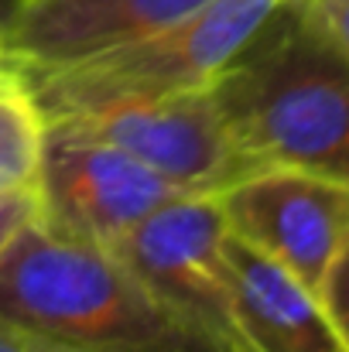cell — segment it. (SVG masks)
Masks as SVG:
<instances>
[{"label": "cell", "mask_w": 349, "mask_h": 352, "mask_svg": "<svg viewBox=\"0 0 349 352\" xmlns=\"http://www.w3.org/2000/svg\"><path fill=\"white\" fill-rule=\"evenodd\" d=\"M0 318L72 352H236L171 311L114 250L31 219L0 253Z\"/></svg>", "instance_id": "1"}, {"label": "cell", "mask_w": 349, "mask_h": 352, "mask_svg": "<svg viewBox=\"0 0 349 352\" xmlns=\"http://www.w3.org/2000/svg\"><path fill=\"white\" fill-rule=\"evenodd\" d=\"M209 96L257 168H298L349 185V62L298 0L271 14Z\"/></svg>", "instance_id": "2"}, {"label": "cell", "mask_w": 349, "mask_h": 352, "mask_svg": "<svg viewBox=\"0 0 349 352\" xmlns=\"http://www.w3.org/2000/svg\"><path fill=\"white\" fill-rule=\"evenodd\" d=\"M284 0H206L192 14L65 69H24L45 120L123 100L206 93Z\"/></svg>", "instance_id": "3"}, {"label": "cell", "mask_w": 349, "mask_h": 352, "mask_svg": "<svg viewBox=\"0 0 349 352\" xmlns=\"http://www.w3.org/2000/svg\"><path fill=\"white\" fill-rule=\"evenodd\" d=\"M182 195L158 171L107 140L65 123H45L34 178L38 223L48 233L114 250L158 206Z\"/></svg>", "instance_id": "4"}, {"label": "cell", "mask_w": 349, "mask_h": 352, "mask_svg": "<svg viewBox=\"0 0 349 352\" xmlns=\"http://www.w3.org/2000/svg\"><path fill=\"white\" fill-rule=\"evenodd\" d=\"M226 233L216 195H175L140 219L114 253L171 311L230 349L250 352L233 305Z\"/></svg>", "instance_id": "5"}, {"label": "cell", "mask_w": 349, "mask_h": 352, "mask_svg": "<svg viewBox=\"0 0 349 352\" xmlns=\"http://www.w3.org/2000/svg\"><path fill=\"white\" fill-rule=\"evenodd\" d=\"M226 230L322 298L349 239V185L298 168H257L216 192Z\"/></svg>", "instance_id": "6"}, {"label": "cell", "mask_w": 349, "mask_h": 352, "mask_svg": "<svg viewBox=\"0 0 349 352\" xmlns=\"http://www.w3.org/2000/svg\"><path fill=\"white\" fill-rule=\"evenodd\" d=\"M45 123H65L127 151L171 182L182 195H216L236 178L257 171V164L233 144L209 89L158 100H123Z\"/></svg>", "instance_id": "7"}, {"label": "cell", "mask_w": 349, "mask_h": 352, "mask_svg": "<svg viewBox=\"0 0 349 352\" xmlns=\"http://www.w3.org/2000/svg\"><path fill=\"white\" fill-rule=\"evenodd\" d=\"M206 0H17L0 48L24 69H65L137 41Z\"/></svg>", "instance_id": "8"}, {"label": "cell", "mask_w": 349, "mask_h": 352, "mask_svg": "<svg viewBox=\"0 0 349 352\" xmlns=\"http://www.w3.org/2000/svg\"><path fill=\"white\" fill-rule=\"evenodd\" d=\"M236 322L250 352H349L322 298L295 274L226 233Z\"/></svg>", "instance_id": "9"}, {"label": "cell", "mask_w": 349, "mask_h": 352, "mask_svg": "<svg viewBox=\"0 0 349 352\" xmlns=\"http://www.w3.org/2000/svg\"><path fill=\"white\" fill-rule=\"evenodd\" d=\"M45 144V113L24 69L0 48V188H31Z\"/></svg>", "instance_id": "10"}, {"label": "cell", "mask_w": 349, "mask_h": 352, "mask_svg": "<svg viewBox=\"0 0 349 352\" xmlns=\"http://www.w3.org/2000/svg\"><path fill=\"white\" fill-rule=\"evenodd\" d=\"M308 24L349 62V0H298Z\"/></svg>", "instance_id": "11"}, {"label": "cell", "mask_w": 349, "mask_h": 352, "mask_svg": "<svg viewBox=\"0 0 349 352\" xmlns=\"http://www.w3.org/2000/svg\"><path fill=\"white\" fill-rule=\"evenodd\" d=\"M31 219H38V199L31 188H0V253Z\"/></svg>", "instance_id": "12"}, {"label": "cell", "mask_w": 349, "mask_h": 352, "mask_svg": "<svg viewBox=\"0 0 349 352\" xmlns=\"http://www.w3.org/2000/svg\"><path fill=\"white\" fill-rule=\"evenodd\" d=\"M322 305H326L329 318L336 322V329L343 332V339L349 342V239L322 284Z\"/></svg>", "instance_id": "13"}, {"label": "cell", "mask_w": 349, "mask_h": 352, "mask_svg": "<svg viewBox=\"0 0 349 352\" xmlns=\"http://www.w3.org/2000/svg\"><path fill=\"white\" fill-rule=\"evenodd\" d=\"M0 352H34L31 349V336H24L21 329H14L10 322L0 318Z\"/></svg>", "instance_id": "14"}, {"label": "cell", "mask_w": 349, "mask_h": 352, "mask_svg": "<svg viewBox=\"0 0 349 352\" xmlns=\"http://www.w3.org/2000/svg\"><path fill=\"white\" fill-rule=\"evenodd\" d=\"M31 349H34V352H72V349H59V346H48V342H38V339H31Z\"/></svg>", "instance_id": "15"}, {"label": "cell", "mask_w": 349, "mask_h": 352, "mask_svg": "<svg viewBox=\"0 0 349 352\" xmlns=\"http://www.w3.org/2000/svg\"><path fill=\"white\" fill-rule=\"evenodd\" d=\"M14 3H17V0H0V24H3V21L10 17V10H14Z\"/></svg>", "instance_id": "16"}]
</instances>
